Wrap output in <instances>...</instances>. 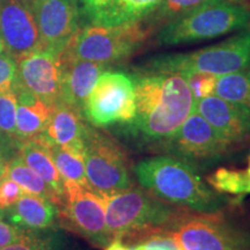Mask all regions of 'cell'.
<instances>
[{
	"mask_svg": "<svg viewBox=\"0 0 250 250\" xmlns=\"http://www.w3.org/2000/svg\"><path fill=\"white\" fill-rule=\"evenodd\" d=\"M214 94L236 107L250 111V68L218 77Z\"/></svg>",
	"mask_w": 250,
	"mask_h": 250,
	"instance_id": "obj_23",
	"label": "cell"
},
{
	"mask_svg": "<svg viewBox=\"0 0 250 250\" xmlns=\"http://www.w3.org/2000/svg\"><path fill=\"white\" fill-rule=\"evenodd\" d=\"M148 30L139 22L116 27L89 24L79 29L61 57L110 65L130 57L142 48Z\"/></svg>",
	"mask_w": 250,
	"mask_h": 250,
	"instance_id": "obj_6",
	"label": "cell"
},
{
	"mask_svg": "<svg viewBox=\"0 0 250 250\" xmlns=\"http://www.w3.org/2000/svg\"><path fill=\"white\" fill-rule=\"evenodd\" d=\"M246 173H247V176H248V181H249V188H248V193H250V158H249V161H248V168H247Z\"/></svg>",
	"mask_w": 250,
	"mask_h": 250,
	"instance_id": "obj_37",
	"label": "cell"
},
{
	"mask_svg": "<svg viewBox=\"0 0 250 250\" xmlns=\"http://www.w3.org/2000/svg\"><path fill=\"white\" fill-rule=\"evenodd\" d=\"M86 124V120L80 111L58 102L52 109L45 130L36 137L46 145H58L83 153Z\"/></svg>",
	"mask_w": 250,
	"mask_h": 250,
	"instance_id": "obj_18",
	"label": "cell"
},
{
	"mask_svg": "<svg viewBox=\"0 0 250 250\" xmlns=\"http://www.w3.org/2000/svg\"><path fill=\"white\" fill-rule=\"evenodd\" d=\"M229 1H232V2H235V4H240V5H247V4H249L250 2V0H229Z\"/></svg>",
	"mask_w": 250,
	"mask_h": 250,
	"instance_id": "obj_36",
	"label": "cell"
},
{
	"mask_svg": "<svg viewBox=\"0 0 250 250\" xmlns=\"http://www.w3.org/2000/svg\"><path fill=\"white\" fill-rule=\"evenodd\" d=\"M17 152V144L0 136V180L4 176L11 156Z\"/></svg>",
	"mask_w": 250,
	"mask_h": 250,
	"instance_id": "obj_34",
	"label": "cell"
},
{
	"mask_svg": "<svg viewBox=\"0 0 250 250\" xmlns=\"http://www.w3.org/2000/svg\"><path fill=\"white\" fill-rule=\"evenodd\" d=\"M46 146L50 149L52 160L61 174L62 182H76L83 187H89L86 177L83 153L58 145Z\"/></svg>",
	"mask_w": 250,
	"mask_h": 250,
	"instance_id": "obj_24",
	"label": "cell"
},
{
	"mask_svg": "<svg viewBox=\"0 0 250 250\" xmlns=\"http://www.w3.org/2000/svg\"><path fill=\"white\" fill-rule=\"evenodd\" d=\"M18 73V62L6 52L0 54V93L13 90Z\"/></svg>",
	"mask_w": 250,
	"mask_h": 250,
	"instance_id": "obj_31",
	"label": "cell"
},
{
	"mask_svg": "<svg viewBox=\"0 0 250 250\" xmlns=\"http://www.w3.org/2000/svg\"><path fill=\"white\" fill-rule=\"evenodd\" d=\"M206 0H161L156 6V20L180 17L190 9L197 7ZM154 9V11H155Z\"/></svg>",
	"mask_w": 250,
	"mask_h": 250,
	"instance_id": "obj_30",
	"label": "cell"
},
{
	"mask_svg": "<svg viewBox=\"0 0 250 250\" xmlns=\"http://www.w3.org/2000/svg\"><path fill=\"white\" fill-rule=\"evenodd\" d=\"M208 184L219 193L229 195H247L249 181L246 170L219 168L214 173L208 175Z\"/></svg>",
	"mask_w": 250,
	"mask_h": 250,
	"instance_id": "obj_26",
	"label": "cell"
},
{
	"mask_svg": "<svg viewBox=\"0 0 250 250\" xmlns=\"http://www.w3.org/2000/svg\"><path fill=\"white\" fill-rule=\"evenodd\" d=\"M104 250H131V248L127 245H125L121 239H114L105 247Z\"/></svg>",
	"mask_w": 250,
	"mask_h": 250,
	"instance_id": "obj_35",
	"label": "cell"
},
{
	"mask_svg": "<svg viewBox=\"0 0 250 250\" xmlns=\"http://www.w3.org/2000/svg\"><path fill=\"white\" fill-rule=\"evenodd\" d=\"M83 158L89 187L109 196L131 187L129 159L123 147L108 133L86 124Z\"/></svg>",
	"mask_w": 250,
	"mask_h": 250,
	"instance_id": "obj_7",
	"label": "cell"
},
{
	"mask_svg": "<svg viewBox=\"0 0 250 250\" xmlns=\"http://www.w3.org/2000/svg\"><path fill=\"white\" fill-rule=\"evenodd\" d=\"M61 55L40 49L19 59L15 85L54 108L61 96Z\"/></svg>",
	"mask_w": 250,
	"mask_h": 250,
	"instance_id": "obj_14",
	"label": "cell"
},
{
	"mask_svg": "<svg viewBox=\"0 0 250 250\" xmlns=\"http://www.w3.org/2000/svg\"><path fill=\"white\" fill-rule=\"evenodd\" d=\"M13 89L18 100L17 139L34 138L45 130L54 108L15 83Z\"/></svg>",
	"mask_w": 250,
	"mask_h": 250,
	"instance_id": "obj_19",
	"label": "cell"
},
{
	"mask_svg": "<svg viewBox=\"0 0 250 250\" xmlns=\"http://www.w3.org/2000/svg\"><path fill=\"white\" fill-rule=\"evenodd\" d=\"M195 111L233 147L250 142V111L236 107L214 94L196 100Z\"/></svg>",
	"mask_w": 250,
	"mask_h": 250,
	"instance_id": "obj_15",
	"label": "cell"
},
{
	"mask_svg": "<svg viewBox=\"0 0 250 250\" xmlns=\"http://www.w3.org/2000/svg\"><path fill=\"white\" fill-rule=\"evenodd\" d=\"M246 6H247V7H248V8H249V9H250V2H249V4H247V5H246Z\"/></svg>",
	"mask_w": 250,
	"mask_h": 250,
	"instance_id": "obj_40",
	"label": "cell"
},
{
	"mask_svg": "<svg viewBox=\"0 0 250 250\" xmlns=\"http://www.w3.org/2000/svg\"><path fill=\"white\" fill-rule=\"evenodd\" d=\"M61 67L59 102L65 103L83 114L86 100L107 65L81 59L61 57Z\"/></svg>",
	"mask_w": 250,
	"mask_h": 250,
	"instance_id": "obj_16",
	"label": "cell"
},
{
	"mask_svg": "<svg viewBox=\"0 0 250 250\" xmlns=\"http://www.w3.org/2000/svg\"><path fill=\"white\" fill-rule=\"evenodd\" d=\"M0 33L4 51L15 61L42 49L28 0H0Z\"/></svg>",
	"mask_w": 250,
	"mask_h": 250,
	"instance_id": "obj_13",
	"label": "cell"
},
{
	"mask_svg": "<svg viewBox=\"0 0 250 250\" xmlns=\"http://www.w3.org/2000/svg\"><path fill=\"white\" fill-rule=\"evenodd\" d=\"M24 191L19 184L4 174L0 180V208L2 211L13 208Z\"/></svg>",
	"mask_w": 250,
	"mask_h": 250,
	"instance_id": "obj_32",
	"label": "cell"
},
{
	"mask_svg": "<svg viewBox=\"0 0 250 250\" xmlns=\"http://www.w3.org/2000/svg\"><path fill=\"white\" fill-rule=\"evenodd\" d=\"M0 219H2V210L0 208Z\"/></svg>",
	"mask_w": 250,
	"mask_h": 250,
	"instance_id": "obj_39",
	"label": "cell"
},
{
	"mask_svg": "<svg viewBox=\"0 0 250 250\" xmlns=\"http://www.w3.org/2000/svg\"><path fill=\"white\" fill-rule=\"evenodd\" d=\"M17 94L0 93V136L17 144Z\"/></svg>",
	"mask_w": 250,
	"mask_h": 250,
	"instance_id": "obj_27",
	"label": "cell"
},
{
	"mask_svg": "<svg viewBox=\"0 0 250 250\" xmlns=\"http://www.w3.org/2000/svg\"><path fill=\"white\" fill-rule=\"evenodd\" d=\"M62 223L93 246L105 248L112 241L105 224V198L90 187L64 182V198L58 206Z\"/></svg>",
	"mask_w": 250,
	"mask_h": 250,
	"instance_id": "obj_11",
	"label": "cell"
},
{
	"mask_svg": "<svg viewBox=\"0 0 250 250\" xmlns=\"http://www.w3.org/2000/svg\"><path fill=\"white\" fill-rule=\"evenodd\" d=\"M250 67V26L218 44L189 54L159 56L149 61L151 72L208 73L220 77Z\"/></svg>",
	"mask_w": 250,
	"mask_h": 250,
	"instance_id": "obj_5",
	"label": "cell"
},
{
	"mask_svg": "<svg viewBox=\"0 0 250 250\" xmlns=\"http://www.w3.org/2000/svg\"><path fill=\"white\" fill-rule=\"evenodd\" d=\"M133 83L136 116L127 131L153 149L190 116L195 100L186 78L179 73L149 72L137 76Z\"/></svg>",
	"mask_w": 250,
	"mask_h": 250,
	"instance_id": "obj_1",
	"label": "cell"
},
{
	"mask_svg": "<svg viewBox=\"0 0 250 250\" xmlns=\"http://www.w3.org/2000/svg\"><path fill=\"white\" fill-rule=\"evenodd\" d=\"M168 230L184 250H250V233L227 220L221 211L184 210Z\"/></svg>",
	"mask_w": 250,
	"mask_h": 250,
	"instance_id": "obj_8",
	"label": "cell"
},
{
	"mask_svg": "<svg viewBox=\"0 0 250 250\" xmlns=\"http://www.w3.org/2000/svg\"><path fill=\"white\" fill-rule=\"evenodd\" d=\"M5 174L15 181L26 193L43 197V198L55 203L57 206L62 204L61 197L55 192V190L44 180L41 179L35 171L31 170L24 164L18 151L9 159Z\"/></svg>",
	"mask_w": 250,
	"mask_h": 250,
	"instance_id": "obj_22",
	"label": "cell"
},
{
	"mask_svg": "<svg viewBox=\"0 0 250 250\" xmlns=\"http://www.w3.org/2000/svg\"><path fill=\"white\" fill-rule=\"evenodd\" d=\"M104 198L109 234L112 240L121 239L129 247L149 234L168 229L177 215L187 210L161 201L148 190L137 187Z\"/></svg>",
	"mask_w": 250,
	"mask_h": 250,
	"instance_id": "obj_3",
	"label": "cell"
},
{
	"mask_svg": "<svg viewBox=\"0 0 250 250\" xmlns=\"http://www.w3.org/2000/svg\"><path fill=\"white\" fill-rule=\"evenodd\" d=\"M17 151L28 167L35 171L42 180L49 184L55 192L64 198V182L52 160L48 146L37 137L26 140H18Z\"/></svg>",
	"mask_w": 250,
	"mask_h": 250,
	"instance_id": "obj_21",
	"label": "cell"
},
{
	"mask_svg": "<svg viewBox=\"0 0 250 250\" xmlns=\"http://www.w3.org/2000/svg\"><path fill=\"white\" fill-rule=\"evenodd\" d=\"M139 250H182L170 230H158L145 236L136 245L131 246Z\"/></svg>",
	"mask_w": 250,
	"mask_h": 250,
	"instance_id": "obj_28",
	"label": "cell"
},
{
	"mask_svg": "<svg viewBox=\"0 0 250 250\" xmlns=\"http://www.w3.org/2000/svg\"><path fill=\"white\" fill-rule=\"evenodd\" d=\"M250 26V9L229 0H206L162 27L156 44L179 45L217 39Z\"/></svg>",
	"mask_w": 250,
	"mask_h": 250,
	"instance_id": "obj_4",
	"label": "cell"
},
{
	"mask_svg": "<svg viewBox=\"0 0 250 250\" xmlns=\"http://www.w3.org/2000/svg\"><path fill=\"white\" fill-rule=\"evenodd\" d=\"M42 49L61 55L79 30L77 0H33Z\"/></svg>",
	"mask_w": 250,
	"mask_h": 250,
	"instance_id": "obj_12",
	"label": "cell"
},
{
	"mask_svg": "<svg viewBox=\"0 0 250 250\" xmlns=\"http://www.w3.org/2000/svg\"><path fill=\"white\" fill-rule=\"evenodd\" d=\"M9 210L12 223L24 229L33 230L51 228L59 215L58 206L55 203L26 192Z\"/></svg>",
	"mask_w": 250,
	"mask_h": 250,
	"instance_id": "obj_20",
	"label": "cell"
},
{
	"mask_svg": "<svg viewBox=\"0 0 250 250\" xmlns=\"http://www.w3.org/2000/svg\"><path fill=\"white\" fill-rule=\"evenodd\" d=\"M161 0H81L83 12L90 24L116 27L139 22L154 11Z\"/></svg>",
	"mask_w": 250,
	"mask_h": 250,
	"instance_id": "obj_17",
	"label": "cell"
},
{
	"mask_svg": "<svg viewBox=\"0 0 250 250\" xmlns=\"http://www.w3.org/2000/svg\"><path fill=\"white\" fill-rule=\"evenodd\" d=\"M44 230L24 229L18 240L0 250H67L58 234Z\"/></svg>",
	"mask_w": 250,
	"mask_h": 250,
	"instance_id": "obj_25",
	"label": "cell"
},
{
	"mask_svg": "<svg viewBox=\"0 0 250 250\" xmlns=\"http://www.w3.org/2000/svg\"><path fill=\"white\" fill-rule=\"evenodd\" d=\"M83 116L95 127L129 124L136 116L133 79L123 72L104 71L83 105Z\"/></svg>",
	"mask_w": 250,
	"mask_h": 250,
	"instance_id": "obj_9",
	"label": "cell"
},
{
	"mask_svg": "<svg viewBox=\"0 0 250 250\" xmlns=\"http://www.w3.org/2000/svg\"><path fill=\"white\" fill-rule=\"evenodd\" d=\"M183 77L186 78L188 86L191 89L195 101L214 94L218 77L208 73H199V72L187 73Z\"/></svg>",
	"mask_w": 250,
	"mask_h": 250,
	"instance_id": "obj_29",
	"label": "cell"
},
{
	"mask_svg": "<svg viewBox=\"0 0 250 250\" xmlns=\"http://www.w3.org/2000/svg\"><path fill=\"white\" fill-rule=\"evenodd\" d=\"M232 148L208 121L193 110L175 133L153 151L175 156L198 168L220 161Z\"/></svg>",
	"mask_w": 250,
	"mask_h": 250,
	"instance_id": "obj_10",
	"label": "cell"
},
{
	"mask_svg": "<svg viewBox=\"0 0 250 250\" xmlns=\"http://www.w3.org/2000/svg\"><path fill=\"white\" fill-rule=\"evenodd\" d=\"M24 228L0 219V249L13 243L23 233Z\"/></svg>",
	"mask_w": 250,
	"mask_h": 250,
	"instance_id": "obj_33",
	"label": "cell"
},
{
	"mask_svg": "<svg viewBox=\"0 0 250 250\" xmlns=\"http://www.w3.org/2000/svg\"><path fill=\"white\" fill-rule=\"evenodd\" d=\"M4 52V44H2V40H1V33H0V54Z\"/></svg>",
	"mask_w": 250,
	"mask_h": 250,
	"instance_id": "obj_38",
	"label": "cell"
},
{
	"mask_svg": "<svg viewBox=\"0 0 250 250\" xmlns=\"http://www.w3.org/2000/svg\"><path fill=\"white\" fill-rule=\"evenodd\" d=\"M140 186L161 201L198 213L219 212L226 198L202 179L197 168L171 155L144 159L133 167Z\"/></svg>",
	"mask_w": 250,
	"mask_h": 250,
	"instance_id": "obj_2",
	"label": "cell"
}]
</instances>
